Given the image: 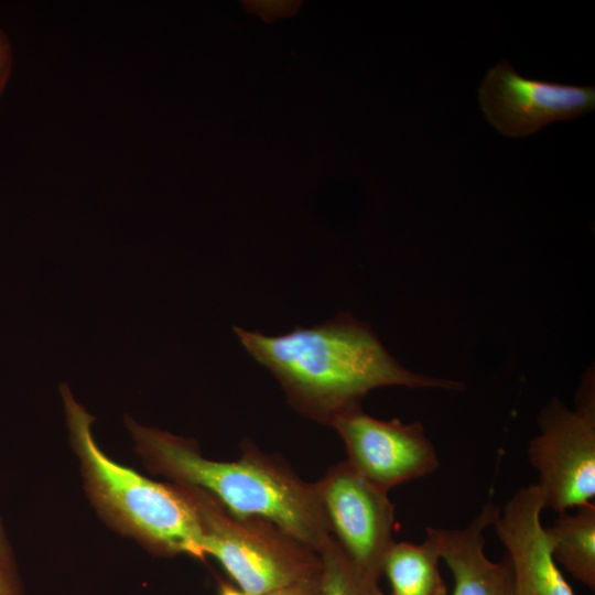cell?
Listing matches in <instances>:
<instances>
[{
	"label": "cell",
	"mask_w": 595,
	"mask_h": 595,
	"mask_svg": "<svg viewBox=\"0 0 595 595\" xmlns=\"http://www.w3.org/2000/svg\"><path fill=\"white\" fill-rule=\"evenodd\" d=\"M234 331L253 359L279 380L291 405L326 424L360 405L361 398L375 388H463L457 381L408 370L386 350L368 324L347 313L313 327L296 326L280 336L238 326Z\"/></svg>",
	"instance_id": "obj_1"
},
{
	"label": "cell",
	"mask_w": 595,
	"mask_h": 595,
	"mask_svg": "<svg viewBox=\"0 0 595 595\" xmlns=\"http://www.w3.org/2000/svg\"><path fill=\"white\" fill-rule=\"evenodd\" d=\"M126 423L148 468L199 488L229 513L267 519L316 553L332 537L315 484L299 478L280 461L246 444L235 462L207 459L193 440Z\"/></svg>",
	"instance_id": "obj_2"
},
{
	"label": "cell",
	"mask_w": 595,
	"mask_h": 595,
	"mask_svg": "<svg viewBox=\"0 0 595 595\" xmlns=\"http://www.w3.org/2000/svg\"><path fill=\"white\" fill-rule=\"evenodd\" d=\"M61 393L85 488L104 520L156 554L203 560L199 521L182 487L153 482L110 459L93 437L95 418L74 400L67 385H61Z\"/></svg>",
	"instance_id": "obj_3"
},
{
	"label": "cell",
	"mask_w": 595,
	"mask_h": 595,
	"mask_svg": "<svg viewBox=\"0 0 595 595\" xmlns=\"http://www.w3.org/2000/svg\"><path fill=\"white\" fill-rule=\"evenodd\" d=\"M177 485L196 511L205 555L215 558L244 593L263 595L321 574L320 555L275 523L234 516L204 490Z\"/></svg>",
	"instance_id": "obj_4"
},
{
	"label": "cell",
	"mask_w": 595,
	"mask_h": 595,
	"mask_svg": "<svg viewBox=\"0 0 595 595\" xmlns=\"http://www.w3.org/2000/svg\"><path fill=\"white\" fill-rule=\"evenodd\" d=\"M540 433L530 440L528 459L547 508L562 513L595 497V383L593 369L576 393V409L553 398L539 413Z\"/></svg>",
	"instance_id": "obj_5"
},
{
	"label": "cell",
	"mask_w": 595,
	"mask_h": 595,
	"mask_svg": "<svg viewBox=\"0 0 595 595\" xmlns=\"http://www.w3.org/2000/svg\"><path fill=\"white\" fill-rule=\"evenodd\" d=\"M331 534L346 555L380 577L385 556L394 542V508L379 489L345 461L315 483Z\"/></svg>",
	"instance_id": "obj_6"
},
{
	"label": "cell",
	"mask_w": 595,
	"mask_h": 595,
	"mask_svg": "<svg viewBox=\"0 0 595 595\" xmlns=\"http://www.w3.org/2000/svg\"><path fill=\"white\" fill-rule=\"evenodd\" d=\"M329 425L344 441L351 467L386 493L439 468L436 451L419 422L379 420L356 405Z\"/></svg>",
	"instance_id": "obj_7"
},
{
	"label": "cell",
	"mask_w": 595,
	"mask_h": 595,
	"mask_svg": "<svg viewBox=\"0 0 595 595\" xmlns=\"http://www.w3.org/2000/svg\"><path fill=\"white\" fill-rule=\"evenodd\" d=\"M482 111L499 133L524 138L554 121H569L595 108V86H574L519 75L502 60L478 88Z\"/></svg>",
	"instance_id": "obj_8"
},
{
	"label": "cell",
	"mask_w": 595,
	"mask_h": 595,
	"mask_svg": "<svg viewBox=\"0 0 595 595\" xmlns=\"http://www.w3.org/2000/svg\"><path fill=\"white\" fill-rule=\"evenodd\" d=\"M547 508L537 483L517 490L491 526L505 549L515 595H575L553 558V539L541 522Z\"/></svg>",
	"instance_id": "obj_9"
},
{
	"label": "cell",
	"mask_w": 595,
	"mask_h": 595,
	"mask_svg": "<svg viewBox=\"0 0 595 595\" xmlns=\"http://www.w3.org/2000/svg\"><path fill=\"white\" fill-rule=\"evenodd\" d=\"M499 509V506L486 502L465 528L425 529L426 540L453 575L452 595H515L512 571L507 556L502 562H493L485 553L484 531L493 524Z\"/></svg>",
	"instance_id": "obj_10"
},
{
	"label": "cell",
	"mask_w": 595,
	"mask_h": 595,
	"mask_svg": "<svg viewBox=\"0 0 595 595\" xmlns=\"http://www.w3.org/2000/svg\"><path fill=\"white\" fill-rule=\"evenodd\" d=\"M553 539V558L575 580L595 589V504L575 508L574 513H558L545 528Z\"/></svg>",
	"instance_id": "obj_11"
},
{
	"label": "cell",
	"mask_w": 595,
	"mask_h": 595,
	"mask_svg": "<svg viewBox=\"0 0 595 595\" xmlns=\"http://www.w3.org/2000/svg\"><path fill=\"white\" fill-rule=\"evenodd\" d=\"M440 556L429 540L421 544L393 542L382 564L392 595H447Z\"/></svg>",
	"instance_id": "obj_12"
},
{
	"label": "cell",
	"mask_w": 595,
	"mask_h": 595,
	"mask_svg": "<svg viewBox=\"0 0 595 595\" xmlns=\"http://www.w3.org/2000/svg\"><path fill=\"white\" fill-rule=\"evenodd\" d=\"M322 595H379V578L356 565L332 536L317 553Z\"/></svg>",
	"instance_id": "obj_13"
},
{
	"label": "cell",
	"mask_w": 595,
	"mask_h": 595,
	"mask_svg": "<svg viewBox=\"0 0 595 595\" xmlns=\"http://www.w3.org/2000/svg\"><path fill=\"white\" fill-rule=\"evenodd\" d=\"M0 595H23L0 522Z\"/></svg>",
	"instance_id": "obj_14"
},
{
	"label": "cell",
	"mask_w": 595,
	"mask_h": 595,
	"mask_svg": "<svg viewBox=\"0 0 595 595\" xmlns=\"http://www.w3.org/2000/svg\"><path fill=\"white\" fill-rule=\"evenodd\" d=\"M244 3L248 10L259 13L267 21L293 14L300 4L298 1H246Z\"/></svg>",
	"instance_id": "obj_15"
},
{
	"label": "cell",
	"mask_w": 595,
	"mask_h": 595,
	"mask_svg": "<svg viewBox=\"0 0 595 595\" xmlns=\"http://www.w3.org/2000/svg\"><path fill=\"white\" fill-rule=\"evenodd\" d=\"M263 595H322V572Z\"/></svg>",
	"instance_id": "obj_16"
},
{
	"label": "cell",
	"mask_w": 595,
	"mask_h": 595,
	"mask_svg": "<svg viewBox=\"0 0 595 595\" xmlns=\"http://www.w3.org/2000/svg\"><path fill=\"white\" fill-rule=\"evenodd\" d=\"M12 68V47L7 34L0 29V98Z\"/></svg>",
	"instance_id": "obj_17"
},
{
	"label": "cell",
	"mask_w": 595,
	"mask_h": 595,
	"mask_svg": "<svg viewBox=\"0 0 595 595\" xmlns=\"http://www.w3.org/2000/svg\"><path fill=\"white\" fill-rule=\"evenodd\" d=\"M218 595H248L240 591L239 588H235L231 585L221 582L219 584V594Z\"/></svg>",
	"instance_id": "obj_18"
},
{
	"label": "cell",
	"mask_w": 595,
	"mask_h": 595,
	"mask_svg": "<svg viewBox=\"0 0 595 595\" xmlns=\"http://www.w3.org/2000/svg\"><path fill=\"white\" fill-rule=\"evenodd\" d=\"M379 595H386V594H383V593L381 592ZM391 595H392V594H391Z\"/></svg>",
	"instance_id": "obj_19"
}]
</instances>
